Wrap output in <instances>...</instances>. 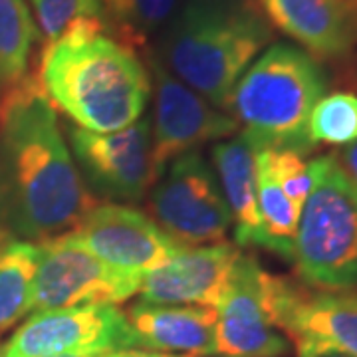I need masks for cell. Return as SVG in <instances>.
Listing matches in <instances>:
<instances>
[{"mask_svg":"<svg viewBox=\"0 0 357 357\" xmlns=\"http://www.w3.org/2000/svg\"><path fill=\"white\" fill-rule=\"evenodd\" d=\"M312 191L302 204L292 262L306 286H357V189L335 155L310 161Z\"/></svg>","mask_w":357,"mask_h":357,"instance_id":"cell-5","label":"cell"},{"mask_svg":"<svg viewBox=\"0 0 357 357\" xmlns=\"http://www.w3.org/2000/svg\"><path fill=\"white\" fill-rule=\"evenodd\" d=\"M93 206L56 109L28 76L0 103V236L44 243L72 232Z\"/></svg>","mask_w":357,"mask_h":357,"instance_id":"cell-1","label":"cell"},{"mask_svg":"<svg viewBox=\"0 0 357 357\" xmlns=\"http://www.w3.org/2000/svg\"><path fill=\"white\" fill-rule=\"evenodd\" d=\"M310 139L314 145H351L357 141V96L335 91L324 96L310 115Z\"/></svg>","mask_w":357,"mask_h":357,"instance_id":"cell-22","label":"cell"},{"mask_svg":"<svg viewBox=\"0 0 357 357\" xmlns=\"http://www.w3.org/2000/svg\"><path fill=\"white\" fill-rule=\"evenodd\" d=\"M258 159L276 178L280 189L300 211L312 191V171L302 153L278 151V149H258Z\"/></svg>","mask_w":357,"mask_h":357,"instance_id":"cell-24","label":"cell"},{"mask_svg":"<svg viewBox=\"0 0 357 357\" xmlns=\"http://www.w3.org/2000/svg\"><path fill=\"white\" fill-rule=\"evenodd\" d=\"M258 171V213L266 232L268 250L292 260L294 238L300 220V208L282 191L276 178L256 155Z\"/></svg>","mask_w":357,"mask_h":357,"instance_id":"cell-21","label":"cell"},{"mask_svg":"<svg viewBox=\"0 0 357 357\" xmlns=\"http://www.w3.org/2000/svg\"><path fill=\"white\" fill-rule=\"evenodd\" d=\"M272 42V26L252 0H181L159 62L220 109L248 66Z\"/></svg>","mask_w":357,"mask_h":357,"instance_id":"cell-3","label":"cell"},{"mask_svg":"<svg viewBox=\"0 0 357 357\" xmlns=\"http://www.w3.org/2000/svg\"><path fill=\"white\" fill-rule=\"evenodd\" d=\"M58 357H82V356H58Z\"/></svg>","mask_w":357,"mask_h":357,"instance_id":"cell-28","label":"cell"},{"mask_svg":"<svg viewBox=\"0 0 357 357\" xmlns=\"http://www.w3.org/2000/svg\"><path fill=\"white\" fill-rule=\"evenodd\" d=\"M119 349H135L126 312L74 306L34 312L2 345L0 357H100Z\"/></svg>","mask_w":357,"mask_h":357,"instance_id":"cell-8","label":"cell"},{"mask_svg":"<svg viewBox=\"0 0 357 357\" xmlns=\"http://www.w3.org/2000/svg\"><path fill=\"white\" fill-rule=\"evenodd\" d=\"M278 330L292 340L314 337L357 357V286L307 292L294 284Z\"/></svg>","mask_w":357,"mask_h":357,"instance_id":"cell-16","label":"cell"},{"mask_svg":"<svg viewBox=\"0 0 357 357\" xmlns=\"http://www.w3.org/2000/svg\"><path fill=\"white\" fill-rule=\"evenodd\" d=\"M38 28L26 0H0V103L30 76Z\"/></svg>","mask_w":357,"mask_h":357,"instance_id":"cell-19","label":"cell"},{"mask_svg":"<svg viewBox=\"0 0 357 357\" xmlns=\"http://www.w3.org/2000/svg\"><path fill=\"white\" fill-rule=\"evenodd\" d=\"M272 276L252 256L241 255L217 307V354L227 357H284L290 342L274 326Z\"/></svg>","mask_w":357,"mask_h":357,"instance_id":"cell-11","label":"cell"},{"mask_svg":"<svg viewBox=\"0 0 357 357\" xmlns=\"http://www.w3.org/2000/svg\"><path fill=\"white\" fill-rule=\"evenodd\" d=\"M46 44L84 20H103L100 0H30Z\"/></svg>","mask_w":357,"mask_h":357,"instance_id":"cell-23","label":"cell"},{"mask_svg":"<svg viewBox=\"0 0 357 357\" xmlns=\"http://www.w3.org/2000/svg\"><path fill=\"white\" fill-rule=\"evenodd\" d=\"M181 0H100L103 22L128 46L145 48L163 34L177 13Z\"/></svg>","mask_w":357,"mask_h":357,"instance_id":"cell-20","label":"cell"},{"mask_svg":"<svg viewBox=\"0 0 357 357\" xmlns=\"http://www.w3.org/2000/svg\"><path fill=\"white\" fill-rule=\"evenodd\" d=\"M222 357H227V356H222Z\"/></svg>","mask_w":357,"mask_h":357,"instance_id":"cell-29","label":"cell"},{"mask_svg":"<svg viewBox=\"0 0 357 357\" xmlns=\"http://www.w3.org/2000/svg\"><path fill=\"white\" fill-rule=\"evenodd\" d=\"M294 342H296V357H356L314 337H300Z\"/></svg>","mask_w":357,"mask_h":357,"instance_id":"cell-25","label":"cell"},{"mask_svg":"<svg viewBox=\"0 0 357 357\" xmlns=\"http://www.w3.org/2000/svg\"><path fill=\"white\" fill-rule=\"evenodd\" d=\"M241 255L243 250L229 243L183 246L169 262L143 276L141 302L217 307Z\"/></svg>","mask_w":357,"mask_h":357,"instance_id":"cell-13","label":"cell"},{"mask_svg":"<svg viewBox=\"0 0 357 357\" xmlns=\"http://www.w3.org/2000/svg\"><path fill=\"white\" fill-rule=\"evenodd\" d=\"M335 159L340 161V165L344 167L347 177L351 178V183L356 185L357 189V141L351 143V145H347L342 153L335 155Z\"/></svg>","mask_w":357,"mask_h":357,"instance_id":"cell-26","label":"cell"},{"mask_svg":"<svg viewBox=\"0 0 357 357\" xmlns=\"http://www.w3.org/2000/svg\"><path fill=\"white\" fill-rule=\"evenodd\" d=\"M256 155L258 147L243 131L213 147L215 173L230 208L236 244L268 250L266 232L258 213Z\"/></svg>","mask_w":357,"mask_h":357,"instance_id":"cell-17","label":"cell"},{"mask_svg":"<svg viewBox=\"0 0 357 357\" xmlns=\"http://www.w3.org/2000/svg\"><path fill=\"white\" fill-rule=\"evenodd\" d=\"M72 234L107 266L139 278L183 248L153 218L115 203L96 204Z\"/></svg>","mask_w":357,"mask_h":357,"instance_id":"cell-12","label":"cell"},{"mask_svg":"<svg viewBox=\"0 0 357 357\" xmlns=\"http://www.w3.org/2000/svg\"><path fill=\"white\" fill-rule=\"evenodd\" d=\"M139 276L107 266L72 232L38 243L32 312L74 306H115L139 292Z\"/></svg>","mask_w":357,"mask_h":357,"instance_id":"cell-7","label":"cell"},{"mask_svg":"<svg viewBox=\"0 0 357 357\" xmlns=\"http://www.w3.org/2000/svg\"><path fill=\"white\" fill-rule=\"evenodd\" d=\"M135 349L217 356V312L206 306L137 302L126 312Z\"/></svg>","mask_w":357,"mask_h":357,"instance_id":"cell-15","label":"cell"},{"mask_svg":"<svg viewBox=\"0 0 357 357\" xmlns=\"http://www.w3.org/2000/svg\"><path fill=\"white\" fill-rule=\"evenodd\" d=\"M100 357H192V356H178V354H161V351H149V349H119Z\"/></svg>","mask_w":357,"mask_h":357,"instance_id":"cell-27","label":"cell"},{"mask_svg":"<svg viewBox=\"0 0 357 357\" xmlns=\"http://www.w3.org/2000/svg\"><path fill=\"white\" fill-rule=\"evenodd\" d=\"M319 62L292 44H270L230 91L227 112L258 149L307 155L310 115L326 96Z\"/></svg>","mask_w":357,"mask_h":357,"instance_id":"cell-4","label":"cell"},{"mask_svg":"<svg viewBox=\"0 0 357 357\" xmlns=\"http://www.w3.org/2000/svg\"><path fill=\"white\" fill-rule=\"evenodd\" d=\"M38 244L0 236V333L32 312Z\"/></svg>","mask_w":357,"mask_h":357,"instance_id":"cell-18","label":"cell"},{"mask_svg":"<svg viewBox=\"0 0 357 357\" xmlns=\"http://www.w3.org/2000/svg\"><path fill=\"white\" fill-rule=\"evenodd\" d=\"M270 26L314 58L337 60L357 48V0H252Z\"/></svg>","mask_w":357,"mask_h":357,"instance_id":"cell-14","label":"cell"},{"mask_svg":"<svg viewBox=\"0 0 357 357\" xmlns=\"http://www.w3.org/2000/svg\"><path fill=\"white\" fill-rule=\"evenodd\" d=\"M149 197L153 220L181 246L225 243L232 217L217 173L199 149L173 159Z\"/></svg>","mask_w":357,"mask_h":357,"instance_id":"cell-6","label":"cell"},{"mask_svg":"<svg viewBox=\"0 0 357 357\" xmlns=\"http://www.w3.org/2000/svg\"><path fill=\"white\" fill-rule=\"evenodd\" d=\"M70 145L77 171L100 197L137 203L155 183L151 161V117L114 133L70 128Z\"/></svg>","mask_w":357,"mask_h":357,"instance_id":"cell-10","label":"cell"},{"mask_svg":"<svg viewBox=\"0 0 357 357\" xmlns=\"http://www.w3.org/2000/svg\"><path fill=\"white\" fill-rule=\"evenodd\" d=\"M155 114L151 119V161L155 181L181 155L195 151L206 141L236 135L234 117L213 105L201 93L175 77L159 58L149 56Z\"/></svg>","mask_w":357,"mask_h":357,"instance_id":"cell-9","label":"cell"},{"mask_svg":"<svg viewBox=\"0 0 357 357\" xmlns=\"http://www.w3.org/2000/svg\"><path fill=\"white\" fill-rule=\"evenodd\" d=\"M40 86L76 128L114 133L143 117L151 76L103 20H84L46 44Z\"/></svg>","mask_w":357,"mask_h":357,"instance_id":"cell-2","label":"cell"}]
</instances>
